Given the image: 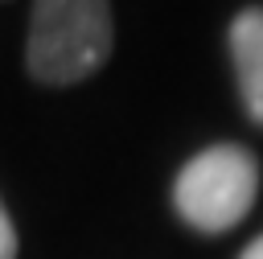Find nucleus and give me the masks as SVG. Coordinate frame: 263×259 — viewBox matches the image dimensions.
<instances>
[{
  "label": "nucleus",
  "mask_w": 263,
  "mask_h": 259,
  "mask_svg": "<svg viewBox=\"0 0 263 259\" xmlns=\"http://www.w3.org/2000/svg\"><path fill=\"white\" fill-rule=\"evenodd\" d=\"M115 25L107 0H33L29 74L49 86H70L111 58Z\"/></svg>",
  "instance_id": "obj_1"
},
{
  "label": "nucleus",
  "mask_w": 263,
  "mask_h": 259,
  "mask_svg": "<svg viewBox=\"0 0 263 259\" xmlns=\"http://www.w3.org/2000/svg\"><path fill=\"white\" fill-rule=\"evenodd\" d=\"M259 197V164L238 144H214L197 152L173 181V206L181 222L201 234L238 226Z\"/></svg>",
  "instance_id": "obj_2"
},
{
  "label": "nucleus",
  "mask_w": 263,
  "mask_h": 259,
  "mask_svg": "<svg viewBox=\"0 0 263 259\" xmlns=\"http://www.w3.org/2000/svg\"><path fill=\"white\" fill-rule=\"evenodd\" d=\"M230 62L247 115L263 127V8H242L230 25Z\"/></svg>",
  "instance_id": "obj_3"
},
{
  "label": "nucleus",
  "mask_w": 263,
  "mask_h": 259,
  "mask_svg": "<svg viewBox=\"0 0 263 259\" xmlns=\"http://www.w3.org/2000/svg\"><path fill=\"white\" fill-rule=\"evenodd\" d=\"M0 259H16V230H12V218L0 201Z\"/></svg>",
  "instance_id": "obj_4"
},
{
  "label": "nucleus",
  "mask_w": 263,
  "mask_h": 259,
  "mask_svg": "<svg viewBox=\"0 0 263 259\" xmlns=\"http://www.w3.org/2000/svg\"><path fill=\"white\" fill-rule=\"evenodd\" d=\"M238 259H263V234H259L255 243H247V251H242Z\"/></svg>",
  "instance_id": "obj_5"
}]
</instances>
